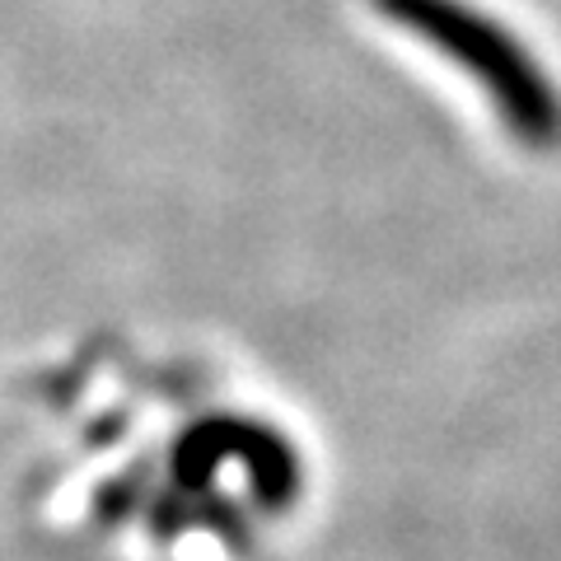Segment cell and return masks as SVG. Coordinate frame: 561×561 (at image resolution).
Returning a JSON list of instances; mask_svg holds the SVG:
<instances>
[{"instance_id":"obj_1","label":"cell","mask_w":561,"mask_h":561,"mask_svg":"<svg viewBox=\"0 0 561 561\" xmlns=\"http://www.w3.org/2000/svg\"><path fill=\"white\" fill-rule=\"evenodd\" d=\"M375 10L402 33L421 38L496 103L501 127L534 150L561 146V90L501 20L468 0H375Z\"/></svg>"}]
</instances>
